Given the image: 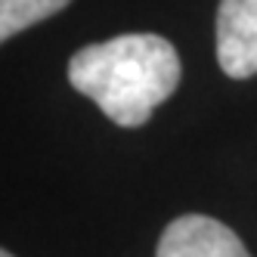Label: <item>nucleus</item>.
Segmentation results:
<instances>
[{"instance_id":"nucleus-1","label":"nucleus","mask_w":257,"mask_h":257,"mask_svg":"<svg viewBox=\"0 0 257 257\" xmlns=\"http://www.w3.org/2000/svg\"><path fill=\"white\" fill-rule=\"evenodd\" d=\"M68 84L118 127H143L180 87V56L161 34H118L81 47L68 62Z\"/></svg>"},{"instance_id":"nucleus-2","label":"nucleus","mask_w":257,"mask_h":257,"mask_svg":"<svg viewBox=\"0 0 257 257\" xmlns=\"http://www.w3.org/2000/svg\"><path fill=\"white\" fill-rule=\"evenodd\" d=\"M155 257H251L226 223L205 214H183L158 238Z\"/></svg>"},{"instance_id":"nucleus-3","label":"nucleus","mask_w":257,"mask_h":257,"mask_svg":"<svg viewBox=\"0 0 257 257\" xmlns=\"http://www.w3.org/2000/svg\"><path fill=\"white\" fill-rule=\"evenodd\" d=\"M217 62L232 81L257 75V0H220Z\"/></svg>"},{"instance_id":"nucleus-4","label":"nucleus","mask_w":257,"mask_h":257,"mask_svg":"<svg viewBox=\"0 0 257 257\" xmlns=\"http://www.w3.org/2000/svg\"><path fill=\"white\" fill-rule=\"evenodd\" d=\"M71 0H0V44L62 13Z\"/></svg>"},{"instance_id":"nucleus-5","label":"nucleus","mask_w":257,"mask_h":257,"mask_svg":"<svg viewBox=\"0 0 257 257\" xmlns=\"http://www.w3.org/2000/svg\"><path fill=\"white\" fill-rule=\"evenodd\" d=\"M0 257H13V254H10V251H4V248H0Z\"/></svg>"}]
</instances>
